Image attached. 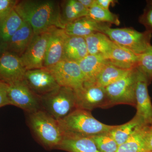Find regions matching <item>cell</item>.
<instances>
[{"label":"cell","instance_id":"d4e9b609","mask_svg":"<svg viewBox=\"0 0 152 152\" xmlns=\"http://www.w3.org/2000/svg\"><path fill=\"white\" fill-rule=\"evenodd\" d=\"M129 71L117 67L110 62L99 74L95 84L106 88L121 78Z\"/></svg>","mask_w":152,"mask_h":152},{"label":"cell","instance_id":"74e56055","mask_svg":"<svg viewBox=\"0 0 152 152\" xmlns=\"http://www.w3.org/2000/svg\"><path fill=\"white\" fill-rule=\"evenodd\" d=\"M147 5L152 6V0H148L146 1Z\"/></svg>","mask_w":152,"mask_h":152},{"label":"cell","instance_id":"f35d334b","mask_svg":"<svg viewBox=\"0 0 152 152\" xmlns=\"http://www.w3.org/2000/svg\"></svg>","mask_w":152,"mask_h":152},{"label":"cell","instance_id":"d6986e66","mask_svg":"<svg viewBox=\"0 0 152 152\" xmlns=\"http://www.w3.org/2000/svg\"><path fill=\"white\" fill-rule=\"evenodd\" d=\"M139 56L115 43L107 59L117 67L130 70L137 68Z\"/></svg>","mask_w":152,"mask_h":152},{"label":"cell","instance_id":"5b68a950","mask_svg":"<svg viewBox=\"0 0 152 152\" xmlns=\"http://www.w3.org/2000/svg\"><path fill=\"white\" fill-rule=\"evenodd\" d=\"M41 98L43 110L57 121L77 109L76 93L71 88L60 86Z\"/></svg>","mask_w":152,"mask_h":152},{"label":"cell","instance_id":"8fae6325","mask_svg":"<svg viewBox=\"0 0 152 152\" xmlns=\"http://www.w3.org/2000/svg\"><path fill=\"white\" fill-rule=\"evenodd\" d=\"M23 80L33 92L41 98L60 87L51 72L46 68L26 71Z\"/></svg>","mask_w":152,"mask_h":152},{"label":"cell","instance_id":"6da1fadb","mask_svg":"<svg viewBox=\"0 0 152 152\" xmlns=\"http://www.w3.org/2000/svg\"><path fill=\"white\" fill-rule=\"evenodd\" d=\"M14 10L24 21L29 24L34 34L46 31L53 28H64L61 18L60 4L56 1H18Z\"/></svg>","mask_w":152,"mask_h":152},{"label":"cell","instance_id":"30bf717a","mask_svg":"<svg viewBox=\"0 0 152 152\" xmlns=\"http://www.w3.org/2000/svg\"><path fill=\"white\" fill-rule=\"evenodd\" d=\"M77 108L91 111L94 109L112 107L105 88L95 84L84 85L81 90L75 92Z\"/></svg>","mask_w":152,"mask_h":152},{"label":"cell","instance_id":"44dd1931","mask_svg":"<svg viewBox=\"0 0 152 152\" xmlns=\"http://www.w3.org/2000/svg\"><path fill=\"white\" fill-rule=\"evenodd\" d=\"M57 149L68 152H101L91 137H64Z\"/></svg>","mask_w":152,"mask_h":152},{"label":"cell","instance_id":"ba28073f","mask_svg":"<svg viewBox=\"0 0 152 152\" xmlns=\"http://www.w3.org/2000/svg\"><path fill=\"white\" fill-rule=\"evenodd\" d=\"M48 69L60 86L71 88L75 92L83 87V76L77 62L64 60Z\"/></svg>","mask_w":152,"mask_h":152},{"label":"cell","instance_id":"f1b7e54d","mask_svg":"<svg viewBox=\"0 0 152 152\" xmlns=\"http://www.w3.org/2000/svg\"><path fill=\"white\" fill-rule=\"evenodd\" d=\"M60 7L61 18L64 27L66 25L80 18L72 5L71 0L64 1Z\"/></svg>","mask_w":152,"mask_h":152},{"label":"cell","instance_id":"8992f818","mask_svg":"<svg viewBox=\"0 0 152 152\" xmlns=\"http://www.w3.org/2000/svg\"><path fill=\"white\" fill-rule=\"evenodd\" d=\"M137 69H131L123 77L105 88L109 101L113 106L127 104L136 107L135 89Z\"/></svg>","mask_w":152,"mask_h":152},{"label":"cell","instance_id":"e575fe53","mask_svg":"<svg viewBox=\"0 0 152 152\" xmlns=\"http://www.w3.org/2000/svg\"><path fill=\"white\" fill-rule=\"evenodd\" d=\"M147 148L149 152H152V122L148 126L146 138Z\"/></svg>","mask_w":152,"mask_h":152},{"label":"cell","instance_id":"4316f807","mask_svg":"<svg viewBox=\"0 0 152 152\" xmlns=\"http://www.w3.org/2000/svg\"><path fill=\"white\" fill-rule=\"evenodd\" d=\"M137 68L146 77L149 86L152 81V45L139 55Z\"/></svg>","mask_w":152,"mask_h":152},{"label":"cell","instance_id":"ac0fdd59","mask_svg":"<svg viewBox=\"0 0 152 152\" xmlns=\"http://www.w3.org/2000/svg\"><path fill=\"white\" fill-rule=\"evenodd\" d=\"M85 39L89 55L102 56L107 59L115 45L107 36L104 33L97 32Z\"/></svg>","mask_w":152,"mask_h":152},{"label":"cell","instance_id":"ffe728a7","mask_svg":"<svg viewBox=\"0 0 152 152\" xmlns=\"http://www.w3.org/2000/svg\"><path fill=\"white\" fill-rule=\"evenodd\" d=\"M88 54L85 38L67 36L65 42L63 60L77 62Z\"/></svg>","mask_w":152,"mask_h":152},{"label":"cell","instance_id":"f546056e","mask_svg":"<svg viewBox=\"0 0 152 152\" xmlns=\"http://www.w3.org/2000/svg\"><path fill=\"white\" fill-rule=\"evenodd\" d=\"M139 22L145 27L146 31L152 34V6L147 5L139 18Z\"/></svg>","mask_w":152,"mask_h":152},{"label":"cell","instance_id":"9c48e42d","mask_svg":"<svg viewBox=\"0 0 152 152\" xmlns=\"http://www.w3.org/2000/svg\"><path fill=\"white\" fill-rule=\"evenodd\" d=\"M55 28L46 31L34 34L29 45L20 57L26 70L45 68L44 61L47 45L52 30Z\"/></svg>","mask_w":152,"mask_h":152},{"label":"cell","instance_id":"5bb4252c","mask_svg":"<svg viewBox=\"0 0 152 152\" xmlns=\"http://www.w3.org/2000/svg\"><path fill=\"white\" fill-rule=\"evenodd\" d=\"M67 36L64 29L55 28L52 30L47 45L45 68L51 67L64 59V47Z\"/></svg>","mask_w":152,"mask_h":152},{"label":"cell","instance_id":"3957f363","mask_svg":"<svg viewBox=\"0 0 152 152\" xmlns=\"http://www.w3.org/2000/svg\"><path fill=\"white\" fill-rule=\"evenodd\" d=\"M28 124L34 136L47 149H57L64 138L58 121L43 110L28 114Z\"/></svg>","mask_w":152,"mask_h":152},{"label":"cell","instance_id":"4dcf8cb0","mask_svg":"<svg viewBox=\"0 0 152 152\" xmlns=\"http://www.w3.org/2000/svg\"><path fill=\"white\" fill-rule=\"evenodd\" d=\"M18 1L0 0V23L12 12Z\"/></svg>","mask_w":152,"mask_h":152},{"label":"cell","instance_id":"484cf974","mask_svg":"<svg viewBox=\"0 0 152 152\" xmlns=\"http://www.w3.org/2000/svg\"><path fill=\"white\" fill-rule=\"evenodd\" d=\"M87 16L99 23L114 24H120L118 15L112 12L110 10H105L96 5L88 9Z\"/></svg>","mask_w":152,"mask_h":152},{"label":"cell","instance_id":"4fadbf2b","mask_svg":"<svg viewBox=\"0 0 152 152\" xmlns=\"http://www.w3.org/2000/svg\"><path fill=\"white\" fill-rule=\"evenodd\" d=\"M148 86L146 78L137 69L135 89L136 115L146 125H150L152 122V104L148 91Z\"/></svg>","mask_w":152,"mask_h":152},{"label":"cell","instance_id":"52a82bcc","mask_svg":"<svg viewBox=\"0 0 152 152\" xmlns=\"http://www.w3.org/2000/svg\"><path fill=\"white\" fill-rule=\"evenodd\" d=\"M8 85L11 105L21 109L27 114L43 110L42 98L33 92L23 80Z\"/></svg>","mask_w":152,"mask_h":152},{"label":"cell","instance_id":"603a6c76","mask_svg":"<svg viewBox=\"0 0 152 152\" xmlns=\"http://www.w3.org/2000/svg\"><path fill=\"white\" fill-rule=\"evenodd\" d=\"M144 125H148L145 124L140 117L135 115L129 121L118 125L110 133L119 146L124 143L138 128Z\"/></svg>","mask_w":152,"mask_h":152},{"label":"cell","instance_id":"cb8c5ba5","mask_svg":"<svg viewBox=\"0 0 152 152\" xmlns=\"http://www.w3.org/2000/svg\"><path fill=\"white\" fill-rule=\"evenodd\" d=\"M23 22V19L14 10L0 23V41L7 43Z\"/></svg>","mask_w":152,"mask_h":152},{"label":"cell","instance_id":"8d00e7d4","mask_svg":"<svg viewBox=\"0 0 152 152\" xmlns=\"http://www.w3.org/2000/svg\"><path fill=\"white\" fill-rule=\"evenodd\" d=\"M7 43L0 41V56L4 52L7 51Z\"/></svg>","mask_w":152,"mask_h":152},{"label":"cell","instance_id":"2e32d148","mask_svg":"<svg viewBox=\"0 0 152 152\" xmlns=\"http://www.w3.org/2000/svg\"><path fill=\"white\" fill-rule=\"evenodd\" d=\"M77 63L83 76L84 85H88L95 84L99 74L110 61L102 56L88 54Z\"/></svg>","mask_w":152,"mask_h":152},{"label":"cell","instance_id":"e0dca14e","mask_svg":"<svg viewBox=\"0 0 152 152\" xmlns=\"http://www.w3.org/2000/svg\"><path fill=\"white\" fill-rule=\"evenodd\" d=\"M34 35L32 27L24 21L23 25L8 42L7 51L20 57L26 51Z\"/></svg>","mask_w":152,"mask_h":152},{"label":"cell","instance_id":"9a60e30c","mask_svg":"<svg viewBox=\"0 0 152 152\" xmlns=\"http://www.w3.org/2000/svg\"><path fill=\"white\" fill-rule=\"evenodd\" d=\"M110 24L99 23L86 16L79 18L65 26L64 30L70 36L85 38L97 32L102 33L104 28Z\"/></svg>","mask_w":152,"mask_h":152},{"label":"cell","instance_id":"83f0119b","mask_svg":"<svg viewBox=\"0 0 152 152\" xmlns=\"http://www.w3.org/2000/svg\"><path fill=\"white\" fill-rule=\"evenodd\" d=\"M101 152H116L118 145L110 132L91 137Z\"/></svg>","mask_w":152,"mask_h":152},{"label":"cell","instance_id":"277c9868","mask_svg":"<svg viewBox=\"0 0 152 152\" xmlns=\"http://www.w3.org/2000/svg\"><path fill=\"white\" fill-rule=\"evenodd\" d=\"M103 33L115 43L137 55L143 53L152 46V34L146 31L140 32L132 28H113L110 25Z\"/></svg>","mask_w":152,"mask_h":152},{"label":"cell","instance_id":"d590c367","mask_svg":"<svg viewBox=\"0 0 152 152\" xmlns=\"http://www.w3.org/2000/svg\"><path fill=\"white\" fill-rule=\"evenodd\" d=\"M82 4L89 9L96 5V0H79Z\"/></svg>","mask_w":152,"mask_h":152},{"label":"cell","instance_id":"d6a6232c","mask_svg":"<svg viewBox=\"0 0 152 152\" xmlns=\"http://www.w3.org/2000/svg\"><path fill=\"white\" fill-rule=\"evenodd\" d=\"M71 2L80 18L87 16L88 9L83 5L79 0H71Z\"/></svg>","mask_w":152,"mask_h":152},{"label":"cell","instance_id":"7c38bea8","mask_svg":"<svg viewBox=\"0 0 152 152\" xmlns=\"http://www.w3.org/2000/svg\"><path fill=\"white\" fill-rule=\"evenodd\" d=\"M26 72L19 56L8 51L0 56V81L9 84L23 80Z\"/></svg>","mask_w":152,"mask_h":152},{"label":"cell","instance_id":"7402d4cb","mask_svg":"<svg viewBox=\"0 0 152 152\" xmlns=\"http://www.w3.org/2000/svg\"><path fill=\"white\" fill-rule=\"evenodd\" d=\"M149 125L138 128L124 143L119 146L116 152H149L146 143Z\"/></svg>","mask_w":152,"mask_h":152},{"label":"cell","instance_id":"836d02e7","mask_svg":"<svg viewBox=\"0 0 152 152\" xmlns=\"http://www.w3.org/2000/svg\"><path fill=\"white\" fill-rule=\"evenodd\" d=\"M118 1L115 0H96V5L107 10H109L110 6L114 5Z\"/></svg>","mask_w":152,"mask_h":152},{"label":"cell","instance_id":"1f68e13d","mask_svg":"<svg viewBox=\"0 0 152 152\" xmlns=\"http://www.w3.org/2000/svg\"><path fill=\"white\" fill-rule=\"evenodd\" d=\"M8 97V85L0 81V108L10 105Z\"/></svg>","mask_w":152,"mask_h":152},{"label":"cell","instance_id":"7a4b0ae2","mask_svg":"<svg viewBox=\"0 0 152 152\" xmlns=\"http://www.w3.org/2000/svg\"><path fill=\"white\" fill-rule=\"evenodd\" d=\"M58 121L64 137H91L110 132L117 126L101 123L93 116L91 111L80 108Z\"/></svg>","mask_w":152,"mask_h":152}]
</instances>
